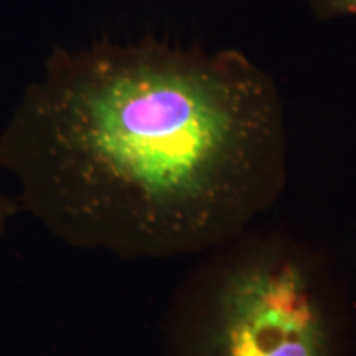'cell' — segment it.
<instances>
[{
	"label": "cell",
	"instance_id": "4",
	"mask_svg": "<svg viewBox=\"0 0 356 356\" xmlns=\"http://www.w3.org/2000/svg\"><path fill=\"white\" fill-rule=\"evenodd\" d=\"M15 210H17L15 204H13L10 200H7L6 197H2V195H0V234L3 233L8 218L13 215V211Z\"/></svg>",
	"mask_w": 356,
	"mask_h": 356
},
{
	"label": "cell",
	"instance_id": "1",
	"mask_svg": "<svg viewBox=\"0 0 356 356\" xmlns=\"http://www.w3.org/2000/svg\"><path fill=\"white\" fill-rule=\"evenodd\" d=\"M0 170L70 246L122 259L204 254L282 195V99L229 48L56 50L0 132Z\"/></svg>",
	"mask_w": 356,
	"mask_h": 356
},
{
	"label": "cell",
	"instance_id": "3",
	"mask_svg": "<svg viewBox=\"0 0 356 356\" xmlns=\"http://www.w3.org/2000/svg\"><path fill=\"white\" fill-rule=\"evenodd\" d=\"M318 20L356 19V0H304Z\"/></svg>",
	"mask_w": 356,
	"mask_h": 356
},
{
	"label": "cell",
	"instance_id": "2",
	"mask_svg": "<svg viewBox=\"0 0 356 356\" xmlns=\"http://www.w3.org/2000/svg\"><path fill=\"white\" fill-rule=\"evenodd\" d=\"M202 256L170 307L184 356H335L341 309L317 252L248 229Z\"/></svg>",
	"mask_w": 356,
	"mask_h": 356
}]
</instances>
